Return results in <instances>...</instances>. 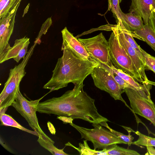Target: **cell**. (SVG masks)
<instances>
[{"label":"cell","mask_w":155,"mask_h":155,"mask_svg":"<svg viewBox=\"0 0 155 155\" xmlns=\"http://www.w3.org/2000/svg\"><path fill=\"white\" fill-rule=\"evenodd\" d=\"M84 85L83 82L75 84L73 89L68 91L61 96L39 102L37 111L82 119L91 124L109 122L98 113L94 99L84 91Z\"/></svg>","instance_id":"obj_1"},{"label":"cell","mask_w":155,"mask_h":155,"mask_svg":"<svg viewBox=\"0 0 155 155\" xmlns=\"http://www.w3.org/2000/svg\"><path fill=\"white\" fill-rule=\"evenodd\" d=\"M61 50L63 55L58 58L51 78L43 87L49 89V92L65 87L70 83L74 84L83 83L100 63L92 59L80 58L68 48Z\"/></svg>","instance_id":"obj_2"},{"label":"cell","mask_w":155,"mask_h":155,"mask_svg":"<svg viewBox=\"0 0 155 155\" xmlns=\"http://www.w3.org/2000/svg\"><path fill=\"white\" fill-rule=\"evenodd\" d=\"M36 44L29 50L25 57L19 64L10 70L9 77L0 94V109L11 106L20 90L21 81L26 74L25 68Z\"/></svg>","instance_id":"obj_3"},{"label":"cell","mask_w":155,"mask_h":155,"mask_svg":"<svg viewBox=\"0 0 155 155\" xmlns=\"http://www.w3.org/2000/svg\"><path fill=\"white\" fill-rule=\"evenodd\" d=\"M70 124L80 133L81 139L91 142L94 149H108L116 144L126 143L113 133L102 127L100 124H92L94 128L89 129L73 124Z\"/></svg>","instance_id":"obj_4"},{"label":"cell","mask_w":155,"mask_h":155,"mask_svg":"<svg viewBox=\"0 0 155 155\" xmlns=\"http://www.w3.org/2000/svg\"><path fill=\"white\" fill-rule=\"evenodd\" d=\"M113 73L109 67L99 63L94 68L91 74L96 87L109 93L114 100L121 101L132 110L121 96L124 90L120 87L115 80Z\"/></svg>","instance_id":"obj_5"},{"label":"cell","mask_w":155,"mask_h":155,"mask_svg":"<svg viewBox=\"0 0 155 155\" xmlns=\"http://www.w3.org/2000/svg\"><path fill=\"white\" fill-rule=\"evenodd\" d=\"M124 91L130 101L132 111L150 121L155 127V104L150 92L125 88Z\"/></svg>","instance_id":"obj_6"},{"label":"cell","mask_w":155,"mask_h":155,"mask_svg":"<svg viewBox=\"0 0 155 155\" xmlns=\"http://www.w3.org/2000/svg\"><path fill=\"white\" fill-rule=\"evenodd\" d=\"M110 57L113 65L134 78L140 82L133 62L113 31L108 40Z\"/></svg>","instance_id":"obj_7"},{"label":"cell","mask_w":155,"mask_h":155,"mask_svg":"<svg viewBox=\"0 0 155 155\" xmlns=\"http://www.w3.org/2000/svg\"><path fill=\"white\" fill-rule=\"evenodd\" d=\"M90 57L100 63L110 68L113 65L110 60L108 41L102 32L88 38H78Z\"/></svg>","instance_id":"obj_8"},{"label":"cell","mask_w":155,"mask_h":155,"mask_svg":"<svg viewBox=\"0 0 155 155\" xmlns=\"http://www.w3.org/2000/svg\"><path fill=\"white\" fill-rule=\"evenodd\" d=\"M43 97L35 100L29 101L23 96L19 90L15 100L11 106L25 118L29 126L37 132L38 135L39 134L43 135L54 142L41 129L36 115L37 105Z\"/></svg>","instance_id":"obj_9"},{"label":"cell","mask_w":155,"mask_h":155,"mask_svg":"<svg viewBox=\"0 0 155 155\" xmlns=\"http://www.w3.org/2000/svg\"><path fill=\"white\" fill-rule=\"evenodd\" d=\"M111 30L116 35L119 42L130 57L133 64L135 72L138 77L140 83L142 84L152 83V82L148 79L146 75L145 65L140 60L135 50L125 38L119 25L117 24V25L111 28Z\"/></svg>","instance_id":"obj_10"},{"label":"cell","mask_w":155,"mask_h":155,"mask_svg":"<svg viewBox=\"0 0 155 155\" xmlns=\"http://www.w3.org/2000/svg\"><path fill=\"white\" fill-rule=\"evenodd\" d=\"M15 16L8 14L0 19V63L11 48L9 43L15 23Z\"/></svg>","instance_id":"obj_11"},{"label":"cell","mask_w":155,"mask_h":155,"mask_svg":"<svg viewBox=\"0 0 155 155\" xmlns=\"http://www.w3.org/2000/svg\"><path fill=\"white\" fill-rule=\"evenodd\" d=\"M63 42L61 49L67 48L78 57L84 60L91 58L83 45L70 32L66 27L61 31Z\"/></svg>","instance_id":"obj_12"},{"label":"cell","mask_w":155,"mask_h":155,"mask_svg":"<svg viewBox=\"0 0 155 155\" xmlns=\"http://www.w3.org/2000/svg\"><path fill=\"white\" fill-rule=\"evenodd\" d=\"M129 13L140 16L144 25H148L152 12L155 11V0H131Z\"/></svg>","instance_id":"obj_13"},{"label":"cell","mask_w":155,"mask_h":155,"mask_svg":"<svg viewBox=\"0 0 155 155\" xmlns=\"http://www.w3.org/2000/svg\"><path fill=\"white\" fill-rule=\"evenodd\" d=\"M30 43V38L26 36L16 39L13 46L8 51L2 63L12 58L17 63L19 62L28 53V48Z\"/></svg>","instance_id":"obj_14"},{"label":"cell","mask_w":155,"mask_h":155,"mask_svg":"<svg viewBox=\"0 0 155 155\" xmlns=\"http://www.w3.org/2000/svg\"><path fill=\"white\" fill-rule=\"evenodd\" d=\"M131 31L133 37L146 42L155 51V33L149 24Z\"/></svg>","instance_id":"obj_15"},{"label":"cell","mask_w":155,"mask_h":155,"mask_svg":"<svg viewBox=\"0 0 155 155\" xmlns=\"http://www.w3.org/2000/svg\"><path fill=\"white\" fill-rule=\"evenodd\" d=\"M110 68L127 83L136 88L137 91L150 92V90L151 88L152 85H155V82H153L150 83L140 84L133 77L122 70L116 68L113 65Z\"/></svg>","instance_id":"obj_16"},{"label":"cell","mask_w":155,"mask_h":155,"mask_svg":"<svg viewBox=\"0 0 155 155\" xmlns=\"http://www.w3.org/2000/svg\"><path fill=\"white\" fill-rule=\"evenodd\" d=\"M122 22L124 26H127L131 30L134 31L141 29L144 26L142 18L139 15L131 13L121 12Z\"/></svg>","instance_id":"obj_17"},{"label":"cell","mask_w":155,"mask_h":155,"mask_svg":"<svg viewBox=\"0 0 155 155\" xmlns=\"http://www.w3.org/2000/svg\"><path fill=\"white\" fill-rule=\"evenodd\" d=\"M8 107L0 109V119L2 124L6 126H11L21 130L29 133L38 137V134L35 131H32L21 125L11 116L5 113Z\"/></svg>","instance_id":"obj_18"},{"label":"cell","mask_w":155,"mask_h":155,"mask_svg":"<svg viewBox=\"0 0 155 155\" xmlns=\"http://www.w3.org/2000/svg\"><path fill=\"white\" fill-rule=\"evenodd\" d=\"M87 141L85 140L83 141V143H79V147L78 148L74 146L69 142L66 144L65 145L74 148L81 155H108L107 149H104L101 151L93 150L89 147L87 143Z\"/></svg>","instance_id":"obj_19"},{"label":"cell","mask_w":155,"mask_h":155,"mask_svg":"<svg viewBox=\"0 0 155 155\" xmlns=\"http://www.w3.org/2000/svg\"><path fill=\"white\" fill-rule=\"evenodd\" d=\"M37 141L40 145L45 148L52 154L54 155H68L64 151V148L62 149H59L56 147L54 145V142L50 141L45 136L39 134Z\"/></svg>","instance_id":"obj_20"},{"label":"cell","mask_w":155,"mask_h":155,"mask_svg":"<svg viewBox=\"0 0 155 155\" xmlns=\"http://www.w3.org/2000/svg\"><path fill=\"white\" fill-rule=\"evenodd\" d=\"M100 124L102 126L105 127L108 129L110 131L113 133L115 135L119 137L123 141H124L126 144H128L130 146L133 144L132 140L134 139V137L130 135L131 132H134L130 128L124 126H122L128 132L129 134L128 135H126L120 132L116 131L111 128L107 123V122H103L101 123Z\"/></svg>","instance_id":"obj_21"},{"label":"cell","mask_w":155,"mask_h":155,"mask_svg":"<svg viewBox=\"0 0 155 155\" xmlns=\"http://www.w3.org/2000/svg\"><path fill=\"white\" fill-rule=\"evenodd\" d=\"M120 26L123 31L125 38L132 47L135 50L140 60L145 66V61L140 50V47L134 39V37L132 35L131 31L127 30L124 26H121L120 25Z\"/></svg>","instance_id":"obj_22"},{"label":"cell","mask_w":155,"mask_h":155,"mask_svg":"<svg viewBox=\"0 0 155 155\" xmlns=\"http://www.w3.org/2000/svg\"><path fill=\"white\" fill-rule=\"evenodd\" d=\"M107 155H140L136 151L125 149L115 144L107 149Z\"/></svg>","instance_id":"obj_23"},{"label":"cell","mask_w":155,"mask_h":155,"mask_svg":"<svg viewBox=\"0 0 155 155\" xmlns=\"http://www.w3.org/2000/svg\"><path fill=\"white\" fill-rule=\"evenodd\" d=\"M134 132L139 136V138L137 140L133 142V144L155 147V138L145 135L138 131Z\"/></svg>","instance_id":"obj_24"},{"label":"cell","mask_w":155,"mask_h":155,"mask_svg":"<svg viewBox=\"0 0 155 155\" xmlns=\"http://www.w3.org/2000/svg\"><path fill=\"white\" fill-rule=\"evenodd\" d=\"M111 11L113 16L116 19L117 23L122 24L121 12H122L120 6V4L122 0H110Z\"/></svg>","instance_id":"obj_25"},{"label":"cell","mask_w":155,"mask_h":155,"mask_svg":"<svg viewBox=\"0 0 155 155\" xmlns=\"http://www.w3.org/2000/svg\"><path fill=\"white\" fill-rule=\"evenodd\" d=\"M140 49L145 61V69L155 73V57L147 53L141 47Z\"/></svg>","instance_id":"obj_26"},{"label":"cell","mask_w":155,"mask_h":155,"mask_svg":"<svg viewBox=\"0 0 155 155\" xmlns=\"http://www.w3.org/2000/svg\"><path fill=\"white\" fill-rule=\"evenodd\" d=\"M52 23V21L51 17H49L47 18L46 20L43 24L41 27L40 30L39 32V34L37 37L34 43L38 44L39 40L41 37L43 35H45L47 31L48 30L51 25Z\"/></svg>","instance_id":"obj_27"},{"label":"cell","mask_w":155,"mask_h":155,"mask_svg":"<svg viewBox=\"0 0 155 155\" xmlns=\"http://www.w3.org/2000/svg\"><path fill=\"white\" fill-rule=\"evenodd\" d=\"M113 72L114 79L121 89L124 90L125 88H130L137 91L136 88L127 83L114 71Z\"/></svg>","instance_id":"obj_28"},{"label":"cell","mask_w":155,"mask_h":155,"mask_svg":"<svg viewBox=\"0 0 155 155\" xmlns=\"http://www.w3.org/2000/svg\"><path fill=\"white\" fill-rule=\"evenodd\" d=\"M17 0H8L2 10L0 12V19L5 17L12 9Z\"/></svg>","instance_id":"obj_29"},{"label":"cell","mask_w":155,"mask_h":155,"mask_svg":"<svg viewBox=\"0 0 155 155\" xmlns=\"http://www.w3.org/2000/svg\"><path fill=\"white\" fill-rule=\"evenodd\" d=\"M57 118L62 121L64 123L71 124L74 119L71 117L66 116H58Z\"/></svg>","instance_id":"obj_30"},{"label":"cell","mask_w":155,"mask_h":155,"mask_svg":"<svg viewBox=\"0 0 155 155\" xmlns=\"http://www.w3.org/2000/svg\"><path fill=\"white\" fill-rule=\"evenodd\" d=\"M0 144L2 145L3 147H4L7 150L10 152L12 153H14L13 151L9 147L7 144L5 142L3 139L1 137L0 138Z\"/></svg>","instance_id":"obj_31"},{"label":"cell","mask_w":155,"mask_h":155,"mask_svg":"<svg viewBox=\"0 0 155 155\" xmlns=\"http://www.w3.org/2000/svg\"><path fill=\"white\" fill-rule=\"evenodd\" d=\"M47 125L48 130L50 133L52 134H55L56 130L53 124L50 122L48 121L47 123Z\"/></svg>","instance_id":"obj_32"},{"label":"cell","mask_w":155,"mask_h":155,"mask_svg":"<svg viewBox=\"0 0 155 155\" xmlns=\"http://www.w3.org/2000/svg\"><path fill=\"white\" fill-rule=\"evenodd\" d=\"M146 147L148 153L147 154L155 155V149L153 148V146H149Z\"/></svg>","instance_id":"obj_33"},{"label":"cell","mask_w":155,"mask_h":155,"mask_svg":"<svg viewBox=\"0 0 155 155\" xmlns=\"http://www.w3.org/2000/svg\"><path fill=\"white\" fill-rule=\"evenodd\" d=\"M8 0H0V12L3 9Z\"/></svg>","instance_id":"obj_34"},{"label":"cell","mask_w":155,"mask_h":155,"mask_svg":"<svg viewBox=\"0 0 155 155\" xmlns=\"http://www.w3.org/2000/svg\"><path fill=\"white\" fill-rule=\"evenodd\" d=\"M110 2V0H108V2Z\"/></svg>","instance_id":"obj_35"}]
</instances>
